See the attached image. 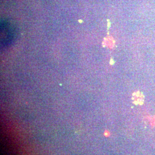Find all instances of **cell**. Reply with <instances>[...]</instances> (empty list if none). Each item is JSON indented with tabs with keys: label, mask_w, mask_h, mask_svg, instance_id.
Returning a JSON list of instances; mask_svg holds the SVG:
<instances>
[{
	"label": "cell",
	"mask_w": 155,
	"mask_h": 155,
	"mask_svg": "<svg viewBox=\"0 0 155 155\" xmlns=\"http://www.w3.org/2000/svg\"><path fill=\"white\" fill-rule=\"evenodd\" d=\"M144 95L140 91H136L133 94V102L136 105H141L144 104Z\"/></svg>",
	"instance_id": "6da1fadb"
},
{
	"label": "cell",
	"mask_w": 155,
	"mask_h": 155,
	"mask_svg": "<svg viewBox=\"0 0 155 155\" xmlns=\"http://www.w3.org/2000/svg\"><path fill=\"white\" fill-rule=\"evenodd\" d=\"M104 135L106 137H108V136H109L110 133H109V132H107V131H105V132L104 133Z\"/></svg>",
	"instance_id": "7a4b0ae2"
}]
</instances>
